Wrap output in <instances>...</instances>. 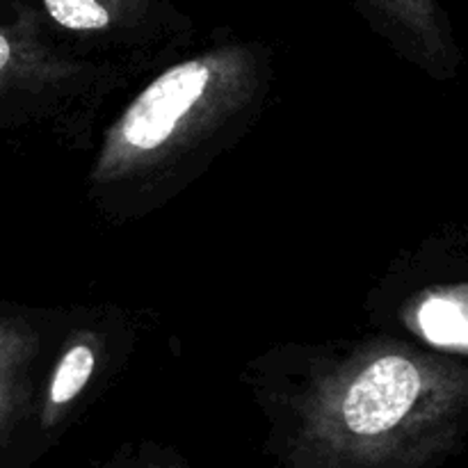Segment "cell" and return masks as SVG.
Wrapping results in <instances>:
<instances>
[{
    "label": "cell",
    "instance_id": "cell-6",
    "mask_svg": "<svg viewBox=\"0 0 468 468\" xmlns=\"http://www.w3.org/2000/svg\"><path fill=\"white\" fill-rule=\"evenodd\" d=\"M18 387L14 382V373H0V437L7 432V425L16 411Z\"/></svg>",
    "mask_w": 468,
    "mask_h": 468
},
{
    "label": "cell",
    "instance_id": "cell-3",
    "mask_svg": "<svg viewBox=\"0 0 468 468\" xmlns=\"http://www.w3.org/2000/svg\"><path fill=\"white\" fill-rule=\"evenodd\" d=\"M30 9H23L14 26H0V122L21 96H30L48 78L44 50L32 41Z\"/></svg>",
    "mask_w": 468,
    "mask_h": 468
},
{
    "label": "cell",
    "instance_id": "cell-1",
    "mask_svg": "<svg viewBox=\"0 0 468 468\" xmlns=\"http://www.w3.org/2000/svg\"><path fill=\"white\" fill-rule=\"evenodd\" d=\"M213 87V69L201 59L178 64L151 82L123 114L114 135L117 151L142 158L163 151L199 114Z\"/></svg>",
    "mask_w": 468,
    "mask_h": 468
},
{
    "label": "cell",
    "instance_id": "cell-5",
    "mask_svg": "<svg viewBox=\"0 0 468 468\" xmlns=\"http://www.w3.org/2000/svg\"><path fill=\"white\" fill-rule=\"evenodd\" d=\"M27 341L18 329L0 320V373H14L26 356Z\"/></svg>",
    "mask_w": 468,
    "mask_h": 468
},
{
    "label": "cell",
    "instance_id": "cell-7",
    "mask_svg": "<svg viewBox=\"0 0 468 468\" xmlns=\"http://www.w3.org/2000/svg\"><path fill=\"white\" fill-rule=\"evenodd\" d=\"M373 3H382L388 9H400L402 14H410L411 18H423L428 23H432L434 18V0H373Z\"/></svg>",
    "mask_w": 468,
    "mask_h": 468
},
{
    "label": "cell",
    "instance_id": "cell-2",
    "mask_svg": "<svg viewBox=\"0 0 468 468\" xmlns=\"http://www.w3.org/2000/svg\"><path fill=\"white\" fill-rule=\"evenodd\" d=\"M423 391V375L407 356L373 361L346 391L341 416L356 437H378L398 428Z\"/></svg>",
    "mask_w": 468,
    "mask_h": 468
},
{
    "label": "cell",
    "instance_id": "cell-4",
    "mask_svg": "<svg viewBox=\"0 0 468 468\" xmlns=\"http://www.w3.org/2000/svg\"><path fill=\"white\" fill-rule=\"evenodd\" d=\"M91 370H94V352L90 346L78 343L64 352L48 384V393H46V411H48L46 420L55 419V411L67 407L85 388L91 378Z\"/></svg>",
    "mask_w": 468,
    "mask_h": 468
}]
</instances>
